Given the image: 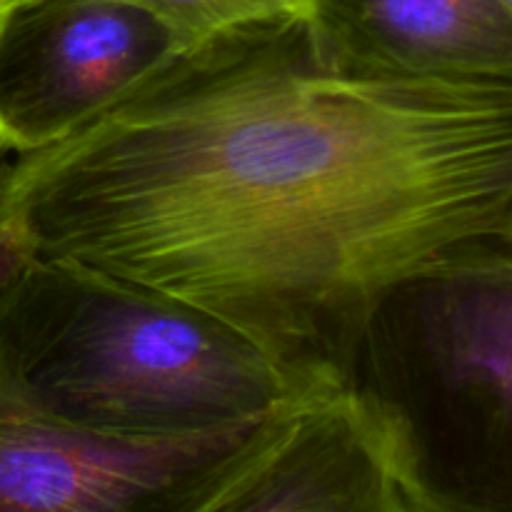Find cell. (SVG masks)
Returning a JSON list of instances; mask_svg holds the SVG:
<instances>
[{"label": "cell", "mask_w": 512, "mask_h": 512, "mask_svg": "<svg viewBox=\"0 0 512 512\" xmlns=\"http://www.w3.org/2000/svg\"><path fill=\"white\" fill-rule=\"evenodd\" d=\"M0 210L33 258L183 300L338 393L393 285L512 230V78L358 73L310 20L245 25L8 160Z\"/></svg>", "instance_id": "1"}, {"label": "cell", "mask_w": 512, "mask_h": 512, "mask_svg": "<svg viewBox=\"0 0 512 512\" xmlns=\"http://www.w3.org/2000/svg\"><path fill=\"white\" fill-rule=\"evenodd\" d=\"M0 378L50 418L123 438L203 433L315 398L225 320L43 258L0 290Z\"/></svg>", "instance_id": "2"}, {"label": "cell", "mask_w": 512, "mask_h": 512, "mask_svg": "<svg viewBox=\"0 0 512 512\" xmlns=\"http://www.w3.org/2000/svg\"><path fill=\"white\" fill-rule=\"evenodd\" d=\"M343 393L410 512H512V230L393 285L360 330Z\"/></svg>", "instance_id": "3"}, {"label": "cell", "mask_w": 512, "mask_h": 512, "mask_svg": "<svg viewBox=\"0 0 512 512\" xmlns=\"http://www.w3.org/2000/svg\"><path fill=\"white\" fill-rule=\"evenodd\" d=\"M308 400L203 433L123 438L50 418L0 378V512H205Z\"/></svg>", "instance_id": "4"}, {"label": "cell", "mask_w": 512, "mask_h": 512, "mask_svg": "<svg viewBox=\"0 0 512 512\" xmlns=\"http://www.w3.org/2000/svg\"><path fill=\"white\" fill-rule=\"evenodd\" d=\"M185 50L120 0H8L0 8V150L60 143Z\"/></svg>", "instance_id": "5"}, {"label": "cell", "mask_w": 512, "mask_h": 512, "mask_svg": "<svg viewBox=\"0 0 512 512\" xmlns=\"http://www.w3.org/2000/svg\"><path fill=\"white\" fill-rule=\"evenodd\" d=\"M310 28L330 63L410 78H512L505 0H315Z\"/></svg>", "instance_id": "6"}, {"label": "cell", "mask_w": 512, "mask_h": 512, "mask_svg": "<svg viewBox=\"0 0 512 512\" xmlns=\"http://www.w3.org/2000/svg\"><path fill=\"white\" fill-rule=\"evenodd\" d=\"M205 512H410L348 393L310 398L288 430Z\"/></svg>", "instance_id": "7"}, {"label": "cell", "mask_w": 512, "mask_h": 512, "mask_svg": "<svg viewBox=\"0 0 512 512\" xmlns=\"http://www.w3.org/2000/svg\"><path fill=\"white\" fill-rule=\"evenodd\" d=\"M8 3V0H5ZM165 25L183 48L270 20H310L315 0H120Z\"/></svg>", "instance_id": "8"}, {"label": "cell", "mask_w": 512, "mask_h": 512, "mask_svg": "<svg viewBox=\"0 0 512 512\" xmlns=\"http://www.w3.org/2000/svg\"><path fill=\"white\" fill-rule=\"evenodd\" d=\"M5 165H8V153L0 150V180H3ZM33 258L30 250L25 248V243L20 240V235L10 228V223L5 220L3 210H0V290L15 278L20 268H23L28 260Z\"/></svg>", "instance_id": "9"}, {"label": "cell", "mask_w": 512, "mask_h": 512, "mask_svg": "<svg viewBox=\"0 0 512 512\" xmlns=\"http://www.w3.org/2000/svg\"><path fill=\"white\" fill-rule=\"evenodd\" d=\"M505 3H508V8L512 10V0H505Z\"/></svg>", "instance_id": "10"}, {"label": "cell", "mask_w": 512, "mask_h": 512, "mask_svg": "<svg viewBox=\"0 0 512 512\" xmlns=\"http://www.w3.org/2000/svg\"><path fill=\"white\" fill-rule=\"evenodd\" d=\"M3 5H5V0H0V8H3Z\"/></svg>", "instance_id": "11"}]
</instances>
